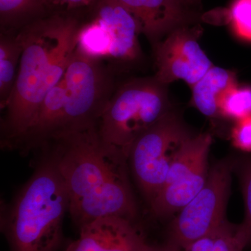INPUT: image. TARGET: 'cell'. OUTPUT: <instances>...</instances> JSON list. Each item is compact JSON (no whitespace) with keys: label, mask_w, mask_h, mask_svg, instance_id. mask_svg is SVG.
<instances>
[{"label":"cell","mask_w":251,"mask_h":251,"mask_svg":"<svg viewBox=\"0 0 251 251\" xmlns=\"http://www.w3.org/2000/svg\"><path fill=\"white\" fill-rule=\"evenodd\" d=\"M46 145L57 157L69 193V212L79 228L105 216L133 221L137 205L128 178V159L103 141L97 127L62 135Z\"/></svg>","instance_id":"1"},{"label":"cell","mask_w":251,"mask_h":251,"mask_svg":"<svg viewBox=\"0 0 251 251\" xmlns=\"http://www.w3.org/2000/svg\"><path fill=\"white\" fill-rule=\"evenodd\" d=\"M82 25L74 15L57 12L18 31L23 52L12 93L1 111V148L13 150L47 94L64 77Z\"/></svg>","instance_id":"2"},{"label":"cell","mask_w":251,"mask_h":251,"mask_svg":"<svg viewBox=\"0 0 251 251\" xmlns=\"http://www.w3.org/2000/svg\"><path fill=\"white\" fill-rule=\"evenodd\" d=\"M38 151L31 177L1 204V229L11 251H57L62 244L69 193L53 150L46 145Z\"/></svg>","instance_id":"3"},{"label":"cell","mask_w":251,"mask_h":251,"mask_svg":"<svg viewBox=\"0 0 251 251\" xmlns=\"http://www.w3.org/2000/svg\"><path fill=\"white\" fill-rule=\"evenodd\" d=\"M166 86L153 77L117 87L97 126L103 141L128 159L135 140L171 112Z\"/></svg>","instance_id":"4"},{"label":"cell","mask_w":251,"mask_h":251,"mask_svg":"<svg viewBox=\"0 0 251 251\" xmlns=\"http://www.w3.org/2000/svg\"><path fill=\"white\" fill-rule=\"evenodd\" d=\"M115 75L103 60L77 47L64 74L67 97L54 138L98 126L116 90Z\"/></svg>","instance_id":"5"},{"label":"cell","mask_w":251,"mask_h":251,"mask_svg":"<svg viewBox=\"0 0 251 251\" xmlns=\"http://www.w3.org/2000/svg\"><path fill=\"white\" fill-rule=\"evenodd\" d=\"M190 137L181 120L169 112L133 143L128 162L149 202L163 187L173 162Z\"/></svg>","instance_id":"6"},{"label":"cell","mask_w":251,"mask_h":251,"mask_svg":"<svg viewBox=\"0 0 251 251\" xmlns=\"http://www.w3.org/2000/svg\"><path fill=\"white\" fill-rule=\"evenodd\" d=\"M232 170L229 162H220L211 168L201 191L171 223L166 245L172 249H183L226 221Z\"/></svg>","instance_id":"7"},{"label":"cell","mask_w":251,"mask_h":251,"mask_svg":"<svg viewBox=\"0 0 251 251\" xmlns=\"http://www.w3.org/2000/svg\"><path fill=\"white\" fill-rule=\"evenodd\" d=\"M211 142L212 138L208 133L186 140L157 195V203L163 211L173 214L181 210L204 186Z\"/></svg>","instance_id":"8"},{"label":"cell","mask_w":251,"mask_h":251,"mask_svg":"<svg viewBox=\"0 0 251 251\" xmlns=\"http://www.w3.org/2000/svg\"><path fill=\"white\" fill-rule=\"evenodd\" d=\"M201 34L199 27L185 25L175 28L153 46L154 77L160 83L166 85L183 80L193 87L214 67L198 42Z\"/></svg>","instance_id":"9"},{"label":"cell","mask_w":251,"mask_h":251,"mask_svg":"<svg viewBox=\"0 0 251 251\" xmlns=\"http://www.w3.org/2000/svg\"><path fill=\"white\" fill-rule=\"evenodd\" d=\"M92 18L108 35L110 51L106 64L115 74L123 64L136 62L141 55L139 24L117 0H96Z\"/></svg>","instance_id":"10"},{"label":"cell","mask_w":251,"mask_h":251,"mask_svg":"<svg viewBox=\"0 0 251 251\" xmlns=\"http://www.w3.org/2000/svg\"><path fill=\"white\" fill-rule=\"evenodd\" d=\"M80 237L65 251H150L149 245L132 223L120 216H105L80 227Z\"/></svg>","instance_id":"11"},{"label":"cell","mask_w":251,"mask_h":251,"mask_svg":"<svg viewBox=\"0 0 251 251\" xmlns=\"http://www.w3.org/2000/svg\"><path fill=\"white\" fill-rule=\"evenodd\" d=\"M138 21L141 33L153 46L175 28L187 24L181 0H117Z\"/></svg>","instance_id":"12"},{"label":"cell","mask_w":251,"mask_h":251,"mask_svg":"<svg viewBox=\"0 0 251 251\" xmlns=\"http://www.w3.org/2000/svg\"><path fill=\"white\" fill-rule=\"evenodd\" d=\"M237 85L233 72L213 67L192 87V104L208 117L220 116L219 99L229 87Z\"/></svg>","instance_id":"13"},{"label":"cell","mask_w":251,"mask_h":251,"mask_svg":"<svg viewBox=\"0 0 251 251\" xmlns=\"http://www.w3.org/2000/svg\"><path fill=\"white\" fill-rule=\"evenodd\" d=\"M23 52L18 32H0V108L6 107L12 93Z\"/></svg>","instance_id":"14"},{"label":"cell","mask_w":251,"mask_h":251,"mask_svg":"<svg viewBox=\"0 0 251 251\" xmlns=\"http://www.w3.org/2000/svg\"><path fill=\"white\" fill-rule=\"evenodd\" d=\"M49 9L46 0H0L2 32H16L46 17Z\"/></svg>","instance_id":"15"},{"label":"cell","mask_w":251,"mask_h":251,"mask_svg":"<svg viewBox=\"0 0 251 251\" xmlns=\"http://www.w3.org/2000/svg\"><path fill=\"white\" fill-rule=\"evenodd\" d=\"M167 246V245H166ZM247 243L239 233V226L225 221L217 228L175 251H244Z\"/></svg>","instance_id":"16"},{"label":"cell","mask_w":251,"mask_h":251,"mask_svg":"<svg viewBox=\"0 0 251 251\" xmlns=\"http://www.w3.org/2000/svg\"><path fill=\"white\" fill-rule=\"evenodd\" d=\"M220 116L237 120L251 115V87L232 86L221 94L218 102Z\"/></svg>","instance_id":"17"},{"label":"cell","mask_w":251,"mask_h":251,"mask_svg":"<svg viewBox=\"0 0 251 251\" xmlns=\"http://www.w3.org/2000/svg\"><path fill=\"white\" fill-rule=\"evenodd\" d=\"M229 20L234 34L251 42V0H234L229 9Z\"/></svg>","instance_id":"18"},{"label":"cell","mask_w":251,"mask_h":251,"mask_svg":"<svg viewBox=\"0 0 251 251\" xmlns=\"http://www.w3.org/2000/svg\"><path fill=\"white\" fill-rule=\"evenodd\" d=\"M240 177L245 204V217L242 224L239 225V231L248 245L251 242V159L243 162Z\"/></svg>","instance_id":"19"},{"label":"cell","mask_w":251,"mask_h":251,"mask_svg":"<svg viewBox=\"0 0 251 251\" xmlns=\"http://www.w3.org/2000/svg\"><path fill=\"white\" fill-rule=\"evenodd\" d=\"M231 139L238 150L251 153V115L237 120L232 128Z\"/></svg>","instance_id":"20"},{"label":"cell","mask_w":251,"mask_h":251,"mask_svg":"<svg viewBox=\"0 0 251 251\" xmlns=\"http://www.w3.org/2000/svg\"><path fill=\"white\" fill-rule=\"evenodd\" d=\"M95 1L96 0H46L49 9H61L64 10V12L92 6Z\"/></svg>","instance_id":"21"},{"label":"cell","mask_w":251,"mask_h":251,"mask_svg":"<svg viewBox=\"0 0 251 251\" xmlns=\"http://www.w3.org/2000/svg\"><path fill=\"white\" fill-rule=\"evenodd\" d=\"M150 251H175L174 249L172 248L168 247V246L165 245L163 247H151V250Z\"/></svg>","instance_id":"22"},{"label":"cell","mask_w":251,"mask_h":251,"mask_svg":"<svg viewBox=\"0 0 251 251\" xmlns=\"http://www.w3.org/2000/svg\"><path fill=\"white\" fill-rule=\"evenodd\" d=\"M181 1H182L184 4H192V3L194 2V1H196V0H181Z\"/></svg>","instance_id":"23"}]
</instances>
